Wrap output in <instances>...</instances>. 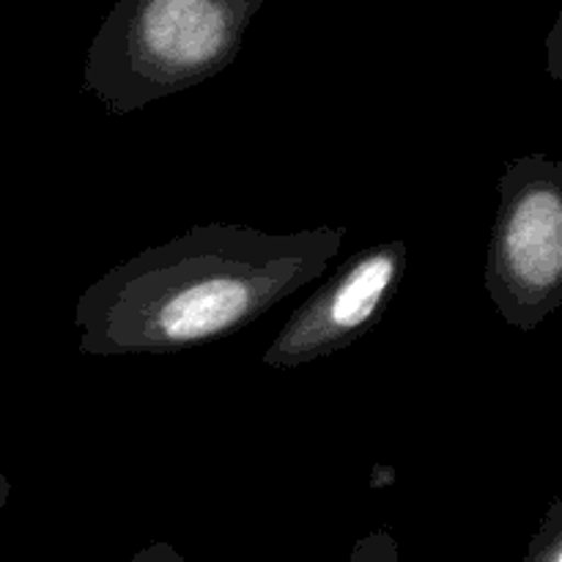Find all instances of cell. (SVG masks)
<instances>
[{
	"instance_id": "obj_3",
	"label": "cell",
	"mask_w": 562,
	"mask_h": 562,
	"mask_svg": "<svg viewBox=\"0 0 562 562\" xmlns=\"http://www.w3.org/2000/svg\"><path fill=\"white\" fill-rule=\"evenodd\" d=\"M486 291L510 327L532 333L562 305V165L541 151L505 165Z\"/></svg>"
},
{
	"instance_id": "obj_9",
	"label": "cell",
	"mask_w": 562,
	"mask_h": 562,
	"mask_svg": "<svg viewBox=\"0 0 562 562\" xmlns=\"http://www.w3.org/2000/svg\"><path fill=\"white\" fill-rule=\"evenodd\" d=\"M9 497H11V481H9V477H5L3 467H0V514H3V508H5V503H9Z\"/></svg>"
},
{
	"instance_id": "obj_4",
	"label": "cell",
	"mask_w": 562,
	"mask_h": 562,
	"mask_svg": "<svg viewBox=\"0 0 562 562\" xmlns=\"http://www.w3.org/2000/svg\"><path fill=\"white\" fill-rule=\"evenodd\" d=\"M406 267L409 245L404 239H384L357 250L291 313L263 351V366L291 371L366 338L398 294Z\"/></svg>"
},
{
	"instance_id": "obj_2",
	"label": "cell",
	"mask_w": 562,
	"mask_h": 562,
	"mask_svg": "<svg viewBox=\"0 0 562 562\" xmlns=\"http://www.w3.org/2000/svg\"><path fill=\"white\" fill-rule=\"evenodd\" d=\"M263 0H115L99 25L82 91L113 115L212 80L234 64Z\"/></svg>"
},
{
	"instance_id": "obj_5",
	"label": "cell",
	"mask_w": 562,
	"mask_h": 562,
	"mask_svg": "<svg viewBox=\"0 0 562 562\" xmlns=\"http://www.w3.org/2000/svg\"><path fill=\"white\" fill-rule=\"evenodd\" d=\"M525 562H562V499L554 497L543 514L541 527L530 538Z\"/></svg>"
},
{
	"instance_id": "obj_8",
	"label": "cell",
	"mask_w": 562,
	"mask_h": 562,
	"mask_svg": "<svg viewBox=\"0 0 562 562\" xmlns=\"http://www.w3.org/2000/svg\"><path fill=\"white\" fill-rule=\"evenodd\" d=\"M560 25H562V22L558 20V25H554L552 36H549V49H552V64H549V69H552L554 80H562V71L558 69V64H560V49H558V44H560Z\"/></svg>"
},
{
	"instance_id": "obj_7",
	"label": "cell",
	"mask_w": 562,
	"mask_h": 562,
	"mask_svg": "<svg viewBox=\"0 0 562 562\" xmlns=\"http://www.w3.org/2000/svg\"><path fill=\"white\" fill-rule=\"evenodd\" d=\"M130 562H192V560L184 558V554H181L176 547H170V543L154 541L148 543V547H143Z\"/></svg>"
},
{
	"instance_id": "obj_1",
	"label": "cell",
	"mask_w": 562,
	"mask_h": 562,
	"mask_svg": "<svg viewBox=\"0 0 562 562\" xmlns=\"http://www.w3.org/2000/svg\"><path fill=\"white\" fill-rule=\"evenodd\" d=\"M346 228L263 234L195 225L115 263L75 307L80 351L93 357L176 355L228 338L318 280Z\"/></svg>"
},
{
	"instance_id": "obj_6",
	"label": "cell",
	"mask_w": 562,
	"mask_h": 562,
	"mask_svg": "<svg viewBox=\"0 0 562 562\" xmlns=\"http://www.w3.org/2000/svg\"><path fill=\"white\" fill-rule=\"evenodd\" d=\"M346 562H401L398 541L393 538V532L379 527V530L368 532V536H362L351 547V554Z\"/></svg>"
}]
</instances>
